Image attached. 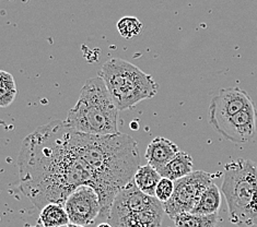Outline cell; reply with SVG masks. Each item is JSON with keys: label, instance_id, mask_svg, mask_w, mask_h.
I'll list each match as a JSON object with an SVG mask.
<instances>
[{"label": "cell", "instance_id": "6da1fadb", "mask_svg": "<svg viewBox=\"0 0 257 227\" xmlns=\"http://www.w3.org/2000/svg\"><path fill=\"white\" fill-rule=\"evenodd\" d=\"M70 131L66 121L54 120L30 133L21 144L19 188L39 210L51 203L64 205L77 188L93 185L92 170L73 149Z\"/></svg>", "mask_w": 257, "mask_h": 227}, {"label": "cell", "instance_id": "7a4b0ae2", "mask_svg": "<svg viewBox=\"0 0 257 227\" xmlns=\"http://www.w3.org/2000/svg\"><path fill=\"white\" fill-rule=\"evenodd\" d=\"M73 149L93 174L92 188L101 201L100 217L107 219L116 195L134 180L139 165L138 144L126 133L94 136L70 131Z\"/></svg>", "mask_w": 257, "mask_h": 227}, {"label": "cell", "instance_id": "3957f363", "mask_svg": "<svg viewBox=\"0 0 257 227\" xmlns=\"http://www.w3.org/2000/svg\"><path fill=\"white\" fill-rule=\"evenodd\" d=\"M118 110L102 78L94 77L85 81L65 121L77 132L94 136L116 134L119 133Z\"/></svg>", "mask_w": 257, "mask_h": 227}, {"label": "cell", "instance_id": "277c9868", "mask_svg": "<svg viewBox=\"0 0 257 227\" xmlns=\"http://www.w3.org/2000/svg\"><path fill=\"white\" fill-rule=\"evenodd\" d=\"M221 191L231 222L240 227L257 225V165L238 158L225 165Z\"/></svg>", "mask_w": 257, "mask_h": 227}, {"label": "cell", "instance_id": "5b68a950", "mask_svg": "<svg viewBox=\"0 0 257 227\" xmlns=\"http://www.w3.org/2000/svg\"><path fill=\"white\" fill-rule=\"evenodd\" d=\"M99 77L105 83L119 110L133 108L138 103L155 97L159 84L148 73L124 59L113 58L102 66Z\"/></svg>", "mask_w": 257, "mask_h": 227}, {"label": "cell", "instance_id": "8992f818", "mask_svg": "<svg viewBox=\"0 0 257 227\" xmlns=\"http://www.w3.org/2000/svg\"><path fill=\"white\" fill-rule=\"evenodd\" d=\"M164 206L131 181L116 195L109 211L108 223L113 227H161Z\"/></svg>", "mask_w": 257, "mask_h": 227}, {"label": "cell", "instance_id": "52a82bcc", "mask_svg": "<svg viewBox=\"0 0 257 227\" xmlns=\"http://www.w3.org/2000/svg\"><path fill=\"white\" fill-rule=\"evenodd\" d=\"M215 175L204 170L193 171L186 177L174 181L175 188L171 199L163 203L164 211L171 219L185 212H192L197 205L205 190L209 187Z\"/></svg>", "mask_w": 257, "mask_h": 227}, {"label": "cell", "instance_id": "ba28073f", "mask_svg": "<svg viewBox=\"0 0 257 227\" xmlns=\"http://www.w3.org/2000/svg\"><path fill=\"white\" fill-rule=\"evenodd\" d=\"M71 224L92 225L101 215L100 197L91 186H81L73 191L64 204Z\"/></svg>", "mask_w": 257, "mask_h": 227}, {"label": "cell", "instance_id": "9c48e42d", "mask_svg": "<svg viewBox=\"0 0 257 227\" xmlns=\"http://www.w3.org/2000/svg\"><path fill=\"white\" fill-rule=\"evenodd\" d=\"M253 104L247 92L240 88L221 89L210 102L208 108V122L210 126H213L219 121L240 113Z\"/></svg>", "mask_w": 257, "mask_h": 227}, {"label": "cell", "instance_id": "30bf717a", "mask_svg": "<svg viewBox=\"0 0 257 227\" xmlns=\"http://www.w3.org/2000/svg\"><path fill=\"white\" fill-rule=\"evenodd\" d=\"M257 112L255 105H250L230 118L211 126L225 140L233 143H247L256 133Z\"/></svg>", "mask_w": 257, "mask_h": 227}, {"label": "cell", "instance_id": "8fae6325", "mask_svg": "<svg viewBox=\"0 0 257 227\" xmlns=\"http://www.w3.org/2000/svg\"><path fill=\"white\" fill-rule=\"evenodd\" d=\"M180 152L174 142L162 137H157L149 143L146 151V159L158 171L162 169Z\"/></svg>", "mask_w": 257, "mask_h": 227}, {"label": "cell", "instance_id": "7c38bea8", "mask_svg": "<svg viewBox=\"0 0 257 227\" xmlns=\"http://www.w3.org/2000/svg\"><path fill=\"white\" fill-rule=\"evenodd\" d=\"M193 157L187 152L180 151L165 166L159 170L162 178L176 181L193 173Z\"/></svg>", "mask_w": 257, "mask_h": 227}, {"label": "cell", "instance_id": "4fadbf2b", "mask_svg": "<svg viewBox=\"0 0 257 227\" xmlns=\"http://www.w3.org/2000/svg\"><path fill=\"white\" fill-rule=\"evenodd\" d=\"M70 223L68 213L63 204L51 203L41 210L36 227H60Z\"/></svg>", "mask_w": 257, "mask_h": 227}, {"label": "cell", "instance_id": "5bb4252c", "mask_svg": "<svg viewBox=\"0 0 257 227\" xmlns=\"http://www.w3.org/2000/svg\"><path fill=\"white\" fill-rule=\"evenodd\" d=\"M162 179V176L159 171L147 164L145 166H140L135 175L134 181L142 192L150 197H156V190L159 182Z\"/></svg>", "mask_w": 257, "mask_h": 227}, {"label": "cell", "instance_id": "9a60e30c", "mask_svg": "<svg viewBox=\"0 0 257 227\" xmlns=\"http://www.w3.org/2000/svg\"><path fill=\"white\" fill-rule=\"evenodd\" d=\"M221 205V192L219 191V188L211 183L208 187L205 192L201 195L197 205L194 207L192 213L198 214V215H209V214H216L219 211V207Z\"/></svg>", "mask_w": 257, "mask_h": 227}, {"label": "cell", "instance_id": "2e32d148", "mask_svg": "<svg viewBox=\"0 0 257 227\" xmlns=\"http://www.w3.org/2000/svg\"><path fill=\"white\" fill-rule=\"evenodd\" d=\"M218 220V213L209 214V215H198L192 212H185L177 215L173 222L175 227H216Z\"/></svg>", "mask_w": 257, "mask_h": 227}, {"label": "cell", "instance_id": "e0dca14e", "mask_svg": "<svg viewBox=\"0 0 257 227\" xmlns=\"http://www.w3.org/2000/svg\"><path fill=\"white\" fill-rule=\"evenodd\" d=\"M18 94L15 79L7 71L0 72V106L8 107Z\"/></svg>", "mask_w": 257, "mask_h": 227}, {"label": "cell", "instance_id": "ac0fdd59", "mask_svg": "<svg viewBox=\"0 0 257 227\" xmlns=\"http://www.w3.org/2000/svg\"><path fill=\"white\" fill-rule=\"evenodd\" d=\"M144 26L136 17H124L117 23V30L124 39L131 40L143 32Z\"/></svg>", "mask_w": 257, "mask_h": 227}, {"label": "cell", "instance_id": "d6986e66", "mask_svg": "<svg viewBox=\"0 0 257 227\" xmlns=\"http://www.w3.org/2000/svg\"><path fill=\"white\" fill-rule=\"evenodd\" d=\"M174 188L175 183L173 180L168 179V178H162L156 190V198L159 201H161L162 203H165L173 195Z\"/></svg>", "mask_w": 257, "mask_h": 227}, {"label": "cell", "instance_id": "ffe728a7", "mask_svg": "<svg viewBox=\"0 0 257 227\" xmlns=\"http://www.w3.org/2000/svg\"><path fill=\"white\" fill-rule=\"evenodd\" d=\"M97 227H113L109 223H106V222H103L101 224L97 225Z\"/></svg>", "mask_w": 257, "mask_h": 227}, {"label": "cell", "instance_id": "44dd1931", "mask_svg": "<svg viewBox=\"0 0 257 227\" xmlns=\"http://www.w3.org/2000/svg\"><path fill=\"white\" fill-rule=\"evenodd\" d=\"M67 227H85V226H81V225H77V224H71V223H69L68 225H67Z\"/></svg>", "mask_w": 257, "mask_h": 227}, {"label": "cell", "instance_id": "7402d4cb", "mask_svg": "<svg viewBox=\"0 0 257 227\" xmlns=\"http://www.w3.org/2000/svg\"><path fill=\"white\" fill-rule=\"evenodd\" d=\"M23 2H28V0H23Z\"/></svg>", "mask_w": 257, "mask_h": 227}, {"label": "cell", "instance_id": "603a6c76", "mask_svg": "<svg viewBox=\"0 0 257 227\" xmlns=\"http://www.w3.org/2000/svg\"><path fill=\"white\" fill-rule=\"evenodd\" d=\"M60 227H67V226H60Z\"/></svg>", "mask_w": 257, "mask_h": 227}]
</instances>
